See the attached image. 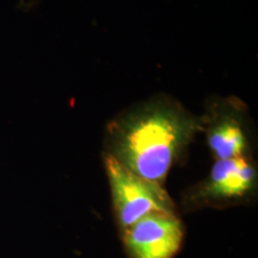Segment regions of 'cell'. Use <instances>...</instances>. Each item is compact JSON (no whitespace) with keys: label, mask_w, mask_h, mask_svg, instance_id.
Segmentation results:
<instances>
[{"label":"cell","mask_w":258,"mask_h":258,"mask_svg":"<svg viewBox=\"0 0 258 258\" xmlns=\"http://www.w3.org/2000/svg\"><path fill=\"white\" fill-rule=\"evenodd\" d=\"M201 132V116L176 99L156 96L109 121L104 153L141 178L163 185Z\"/></svg>","instance_id":"1"},{"label":"cell","mask_w":258,"mask_h":258,"mask_svg":"<svg viewBox=\"0 0 258 258\" xmlns=\"http://www.w3.org/2000/svg\"><path fill=\"white\" fill-rule=\"evenodd\" d=\"M115 218L122 231L152 213H176L163 185L141 178L109 154H103Z\"/></svg>","instance_id":"2"},{"label":"cell","mask_w":258,"mask_h":258,"mask_svg":"<svg viewBox=\"0 0 258 258\" xmlns=\"http://www.w3.org/2000/svg\"><path fill=\"white\" fill-rule=\"evenodd\" d=\"M201 116L202 132L217 160L251 157L252 122L246 105L237 97H212Z\"/></svg>","instance_id":"3"},{"label":"cell","mask_w":258,"mask_h":258,"mask_svg":"<svg viewBox=\"0 0 258 258\" xmlns=\"http://www.w3.org/2000/svg\"><path fill=\"white\" fill-rule=\"evenodd\" d=\"M257 189V170L252 158L217 160L207 178L191 190L189 200L198 206H215L243 201Z\"/></svg>","instance_id":"4"},{"label":"cell","mask_w":258,"mask_h":258,"mask_svg":"<svg viewBox=\"0 0 258 258\" xmlns=\"http://www.w3.org/2000/svg\"><path fill=\"white\" fill-rule=\"evenodd\" d=\"M122 233L129 258H173L182 246L184 228L176 213H152Z\"/></svg>","instance_id":"5"}]
</instances>
